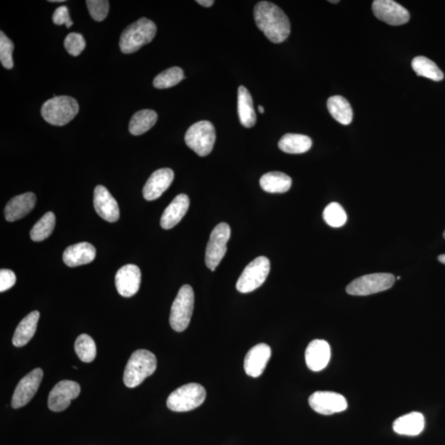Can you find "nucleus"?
Here are the masks:
<instances>
[{
	"label": "nucleus",
	"instance_id": "79ce46f5",
	"mask_svg": "<svg viewBox=\"0 0 445 445\" xmlns=\"http://www.w3.org/2000/svg\"><path fill=\"white\" fill-rule=\"evenodd\" d=\"M258 110H259L260 113L265 112V110H264V107L262 106H261V105H260V106H258Z\"/></svg>",
	"mask_w": 445,
	"mask_h": 445
},
{
	"label": "nucleus",
	"instance_id": "a18cd8bd",
	"mask_svg": "<svg viewBox=\"0 0 445 445\" xmlns=\"http://www.w3.org/2000/svg\"><path fill=\"white\" fill-rule=\"evenodd\" d=\"M444 238H445V230H444Z\"/></svg>",
	"mask_w": 445,
	"mask_h": 445
},
{
	"label": "nucleus",
	"instance_id": "4be33fe9",
	"mask_svg": "<svg viewBox=\"0 0 445 445\" xmlns=\"http://www.w3.org/2000/svg\"><path fill=\"white\" fill-rule=\"evenodd\" d=\"M189 207H190V200L187 195L180 194L176 196L163 213L161 220L162 228L165 229H173L183 220Z\"/></svg>",
	"mask_w": 445,
	"mask_h": 445
},
{
	"label": "nucleus",
	"instance_id": "c03bdc74",
	"mask_svg": "<svg viewBox=\"0 0 445 445\" xmlns=\"http://www.w3.org/2000/svg\"><path fill=\"white\" fill-rule=\"evenodd\" d=\"M397 280H400V279H401V277H400V276H397Z\"/></svg>",
	"mask_w": 445,
	"mask_h": 445
},
{
	"label": "nucleus",
	"instance_id": "1a4fd4ad",
	"mask_svg": "<svg viewBox=\"0 0 445 445\" xmlns=\"http://www.w3.org/2000/svg\"><path fill=\"white\" fill-rule=\"evenodd\" d=\"M271 264L266 257H259L251 262L242 271L238 280L236 288L238 291L246 293L257 289L265 282Z\"/></svg>",
	"mask_w": 445,
	"mask_h": 445
},
{
	"label": "nucleus",
	"instance_id": "393cba45",
	"mask_svg": "<svg viewBox=\"0 0 445 445\" xmlns=\"http://www.w3.org/2000/svg\"><path fill=\"white\" fill-rule=\"evenodd\" d=\"M40 313L39 311H33L25 317L17 327L12 344L17 347H22L31 341L34 335L37 322H39Z\"/></svg>",
	"mask_w": 445,
	"mask_h": 445
},
{
	"label": "nucleus",
	"instance_id": "f3484780",
	"mask_svg": "<svg viewBox=\"0 0 445 445\" xmlns=\"http://www.w3.org/2000/svg\"><path fill=\"white\" fill-rule=\"evenodd\" d=\"M271 355V347L265 343L258 344L247 352L245 360V371L247 375L257 377L262 375Z\"/></svg>",
	"mask_w": 445,
	"mask_h": 445
},
{
	"label": "nucleus",
	"instance_id": "bb28decb",
	"mask_svg": "<svg viewBox=\"0 0 445 445\" xmlns=\"http://www.w3.org/2000/svg\"><path fill=\"white\" fill-rule=\"evenodd\" d=\"M327 109L331 116L342 125H349L353 119V110L342 96H333L327 100Z\"/></svg>",
	"mask_w": 445,
	"mask_h": 445
},
{
	"label": "nucleus",
	"instance_id": "412c9836",
	"mask_svg": "<svg viewBox=\"0 0 445 445\" xmlns=\"http://www.w3.org/2000/svg\"><path fill=\"white\" fill-rule=\"evenodd\" d=\"M96 258V249L90 242H79L70 246L63 253V261L70 267L86 265Z\"/></svg>",
	"mask_w": 445,
	"mask_h": 445
},
{
	"label": "nucleus",
	"instance_id": "4c0bfd02",
	"mask_svg": "<svg viewBox=\"0 0 445 445\" xmlns=\"http://www.w3.org/2000/svg\"><path fill=\"white\" fill-rule=\"evenodd\" d=\"M52 20L54 24H65L68 28L72 27L73 22L70 19L69 10L66 6H61L56 8L52 16Z\"/></svg>",
	"mask_w": 445,
	"mask_h": 445
},
{
	"label": "nucleus",
	"instance_id": "ddd939ff",
	"mask_svg": "<svg viewBox=\"0 0 445 445\" xmlns=\"http://www.w3.org/2000/svg\"><path fill=\"white\" fill-rule=\"evenodd\" d=\"M309 405L316 413L331 415L342 413L347 408V401L342 394L329 391H318L309 400Z\"/></svg>",
	"mask_w": 445,
	"mask_h": 445
},
{
	"label": "nucleus",
	"instance_id": "6ab92c4d",
	"mask_svg": "<svg viewBox=\"0 0 445 445\" xmlns=\"http://www.w3.org/2000/svg\"><path fill=\"white\" fill-rule=\"evenodd\" d=\"M331 359V348L324 340H313L305 351L306 364L312 371L318 372L327 367Z\"/></svg>",
	"mask_w": 445,
	"mask_h": 445
},
{
	"label": "nucleus",
	"instance_id": "a211bd4d",
	"mask_svg": "<svg viewBox=\"0 0 445 445\" xmlns=\"http://www.w3.org/2000/svg\"><path fill=\"white\" fill-rule=\"evenodd\" d=\"M174 179V171L170 169H161L155 171L147 180L143 196L147 200H154L163 195L167 188L171 186Z\"/></svg>",
	"mask_w": 445,
	"mask_h": 445
},
{
	"label": "nucleus",
	"instance_id": "e433bc0d",
	"mask_svg": "<svg viewBox=\"0 0 445 445\" xmlns=\"http://www.w3.org/2000/svg\"><path fill=\"white\" fill-rule=\"evenodd\" d=\"M86 3L92 18L96 22H102L107 18L109 12L107 0H87Z\"/></svg>",
	"mask_w": 445,
	"mask_h": 445
},
{
	"label": "nucleus",
	"instance_id": "a19ab883",
	"mask_svg": "<svg viewBox=\"0 0 445 445\" xmlns=\"http://www.w3.org/2000/svg\"><path fill=\"white\" fill-rule=\"evenodd\" d=\"M439 262L445 264V254L439 255L438 258Z\"/></svg>",
	"mask_w": 445,
	"mask_h": 445
},
{
	"label": "nucleus",
	"instance_id": "58836bf2",
	"mask_svg": "<svg viewBox=\"0 0 445 445\" xmlns=\"http://www.w3.org/2000/svg\"><path fill=\"white\" fill-rule=\"evenodd\" d=\"M16 283L14 272L7 269L0 271V291L4 292L10 289Z\"/></svg>",
	"mask_w": 445,
	"mask_h": 445
},
{
	"label": "nucleus",
	"instance_id": "a878e982",
	"mask_svg": "<svg viewBox=\"0 0 445 445\" xmlns=\"http://www.w3.org/2000/svg\"><path fill=\"white\" fill-rule=\"evenodd\" d=\"M312 144L311 138L304 134H287L280 138L278 145L284 153L300 154L307 152Z\"/></svg>",
	"mask_w": 445,
	"mask_h": 445
},
{
	"label": "nucleus",
	"instance_id": "c85d7f7f",
	"mask_svg": "<svg viewBox=\"0 0 445 445\" xmlns=\"http://www.w3.org/2000/svg\"><path fill=\"white\" fill-rule=\"evenodd\" d=\"M157 113L149 109L138 111L134 114L129 125V131L133 136H141L149 131L156 124Z\"/></svg>",
	"mask_w": 445,
	"mask_h": 445
},
{
	"label": "nucleus",
	"instance_id": "9b49d317",
	"mask_svg": "<svg viewBox=\"0 0 445 445\" xmlns=\"http://www.w3.org/2000/svg\"><path fill=\"white\" fill-rule=\"evenodd\" d=\"M43 377V371L37 368L20 380L12 397V408L18 409L32 400L40 387Z\"/></svg>",
	"mask_w": 445,
	"mask_h": 445
},
{
	"label": "nucleus",
	"instance_id": "dca6fc26",
	"mask_svg": "<svg viewBox=\"0 0 445 445\" xmlns=\"http://www.w3.org/2000/svg\"><path fill=\"white\" fill-rule=\"evenodd\" d=\"M95 211L104 220L114 222L119 220L120 209L116 200L103 186L96 187L94 195Z\"/></svg>",
	"mask_w": 445,
	"mask_h": 445
},
{
	"label": "nucleus",
	"instance_id": "f704fd0d",
	"mask_svg": "<svg viewBox=\"0 0 445 445\" xmlns=\"http://www.w3.org/2000/svg\"><path fill=\"white\" fill-rule=\"evenodd\" d=\"M14 49L12 41L3 32H0V61L4 68L8 70H11L14 67V61H12Z\"/></svg>",
	"mask_w": 445,
	"mask_h": 445
},
{
	"label": "nucleus",
	"instance_id": "2eb2a0df",
	"mask_svg": "<svg viewBox=\"0 0 445 445\" xmlns=\"http://www.w3.org/2000/svg\"><path fill=\"white\" fill-rule=\"evenodd\" d=\"M141 283L140 268L132 264L119 269L115 277L117 291L121 296L132 297L138 291Z\"/></svg>",
	"mask_w": 445,
	"mask_h": 445
},
{
	"label": "nucleus",
	"instance_id": "20e7f679",
	"mask_svg": "<svg viewBox=\"0 0 445 445\" xmlns=\"http://www.w3.org/2000/svg\"><path fill=\"white\" fill-rule=\"evenodd\" d=\"M77 101L69 96H54L43 105L41 116L46 123L62 127L70 123L79 112Z\"/></svg>",
	"mask_w": 445,
	"mask_h": 445
},
{
	"label": "nucleus",
	"instance_id": "7c9ffc66",
	"mask_svg": "<svg viewBox=\"0 0 445 445\" xmlns=\"http://www.w3.org/2000/svg\"><path fill=\"white\" fill-rule=\"evenodd\" d=\"M56 225V216L53 212H48L37 222L31 230L30 236L32 241L41 242L49 238Z\"/></svg>",
	"mask_w": 445,
	"mask_h": 445
},
{
	"label": "nucleus",
	"instance_id": "6e6552de",
	"mask_svg": "<svg viewBox=\"0 0 445 445\" xmlns=\"http://www.w3.org/2000/svg\"><path fill=\"white\" fill-rule=\"evenodd\" d=\"M395 283V277L390 273L365 275L351 281L346 287L351 296H366L387 291Z\"/></svg>",
	"mask_w": 445,
	"mask_h": 445
},
{
	"label": "nucleus",
	"instance_id": "0eeeda50",
	"mask_svg": "<svg viewBox=\"0 0 445 445\" xmlns=\"http://www.w3.org/2000/svg\"><path fill=\"white\" fill-rule=\"evenodd\" d=\"M194 291L190 285L185 284L179 289L172 305L169 322L174 331L180 333L187 329L194 309Z\"/></svg>",
	"mask_w": 445,
	"mask_h": 445
},
{
	"label": "nucleus",
	"instance_id": "7ed1b4c3",
	"mask_svg": "<svg viewBox=\"0 0 445 445\" xmlns=\"http://www.w3.org/2000/svg\"><path fill=\"white\" fill-rule=\"evenodd\" d=\"M156 25L148 19L142 18L130 25L121 33L120 48L125 54H132L149 44L156 35Z\"/></svg>",
	"mask_w": 445,
	"mask_h": 445
},
{
	"label": "nucleus",
	"instance_id": "b1692460",
	"mask_svg": "<svg viewBox=\"0 0 445 445\" xmlns=\"http://www.w3.org/2000/svg\"><path fill=\"white\" fill-rule=\"evenodd\" d=\"M424 427L425 418L422 413L417 411L402 415L393 422V431L402 435H418L422 433Z\"/></svg>",
	"mask_w": 445,
	"mask_h": 445
},
{
	"label": "nucleus",
	"instance_id": "cd10ccee",
	"mask_svg": "<svg viewBox=\"0 0 445 445\" xmlns=\"http://www.w3.org/2000/svg\"><path fill=\"white\" fill-rule=\"evenodd\" d=\"M292 180L280 172H271L260 179V186L269 193H284L291 189Z\"/></svg>",
	"mask_w": 445,
	"mask_h": 445
},
{
	"label": "nucleus",
	"instance_id": "c756f323",
	"mask_svg": "<svg viewBox=\"0 0 445 445\" xmlns=\"http://www.w3.org/2000/svg\"><path fill=\"white\" fill-rule=\"evenodd\" d=\"M411 66L418 76L425 77L436 82L444 79V74L434 61L425 56H417L413 59Z\"/></svg>",
	"mask_w": 445,
	"mask_h": 445
},
{
	"label": "nucleus",
	"instance_id": "37998d69",
	"mask_svg": "<svg viewBox=\"0 0 445 445\" xmlns=\"http://www.w3.org/2000/svg\"><path fill=\"white\" fill-rule=\"evenodd\" d=\"M329 2H330V3H339L338 0V1H331V0H330V1H329Z\"/></svg>",
	"mask_w": 445,
	"mask_h": 445
},
{
	"label": "nucleus",
	"instance_id": "f8f14e48",
	"mask_svg": "<svg viewBox=\"0 0 445 445\" xmlns=\"http://www.w3.org/2000/svg\"><path fill=\"white\" fill-rule=\"evenodd\" d=\"M372 10L377 19L392 26H400L410 20L408 10L393 0H375Z\"/></svg>",
	"mask_w": 445,
	"mask_h": 445
},
{
	"label": "nucleus",
	"instance_id": "ea45409f",
	"mask_svg": "<svg viewBox=\"0 0 445 445\" xmlns=\"http://www.w3.org/2000/svg\"><path fill=\"white\" fill-rule=\"evenodd\" d=\"M196 3L201 6L209 8L211 7L215 3V1H213V0H197Z\"/></svg>",
	"mask_w": 445,
	"mask_h": 445
},
{
	"label": "nucleus",
	"instance_id": "5701e85b",
	"mask_svg": "<svg viewBox=\"0 0 445 445\" xmlns=\"http://www.w3.org/2000/svg\"><path fill=\"white\" fill-rule=\"evenodd\" d=\"M238 113L243 127L246 128L254 127L257 121V115H256L253 98L249 90H247L245 86L238 87Z\"/></svg>",
	"mask_w": 445,
	"mask_h": 445
},
{
	"label": "nucleus",
	"instance_id": "39448f33",
	"mask_svg": "<svg viewBox=\"0 0 445 445\" xmlns=\"http://www.w3.org/2000/svg\"><path fill=\"white\" fill-rule=\"evenodd\" d=\"M216 140V129L211 121H201L192 125L185 134L187 145L200 157L211 153Z\"/></svg>",
	"mask_w": 445,
	"mask_h": 445
},
{
	"label": "nucleus",
	"instance_id": "72a5a7b5",
	"mask_svg": "<svg viewBox=\"0 0 445 445\" xmlns=\"http://www.w3.org/2000/svg\"><path fill=\"white\" fill-rule=\"evenodd\" d=\"M323 219L333 228H340L346 224L347 216L341 205L333 203L327 205L323 211Z\"/></svg>",
	"mask_w": 445,
	"mask_h": 445
},
{
	"label": "nucleus",
	"instance_id": "2f4dec72",
	"mask_svg": "<svg viewBox=\"0 0 445 445\" xmlns=\"http://www.w3.org/2000/svg\"><path fill=\"white\" fill-rule=\"evenodd\" d=\"M74 351L83 362H92L96 355V347L94 339L87 334L79 335L75 341Z\"/></svg>",
	"mask_w": 445,
	"mask_h": 445
},
{
	"label": "nucleus",
	"instance_id": "423d86ee",
	"mask_svg": "<svg viewBox=\"0 0 445 445\" xmlns=\"http://www.w3.org/2000/svg\"><path fill=\"white\" fill-rule=\"evenodd\" d=\"M207 397V391L199 384L192 383L182 386L172 393L167 400L169 408L177 413H184L197 408Z\"/></svg>",
	"mask_w": 445,
	"mask_h": 445
},
{
	"label": "nucleus",
	"instance_id": "4468645a",
	"mask_svg": "<svg viewBox=\"0 0 445 445\" xmlns=\"http://www.w3.org/2000/svg\"><path fill=\"white\" fill-rule=\"evenodd\" d=\"M81 393V386L76 382L63 380L54 386L49 394L48 406L53 411H64L70 405L71 401Z\"/></svg>",
	"mask_w": 445,
	"mask_h": 445
},
{
	"label": "nucleus",
	"instance_id": "f03ea898",
	"mask_svg": "<svg viewBox=\"0 0 445 445\" xmlns=\"http://www.w3.org/2000/svg\"><path fill=\"white\" fill-rule=\"evenodd\" d=\"M156 368L157 359L152 352L147 350L134 351L125 369V385L130 389L137 387L146 377L152 375Z\"/></svg>",
	"mask_w": 445,
	"mask_h": 445
},
{
	"label": "nucleus",
	"instance_id": "473e14b6",
	"mask_svg": "<svg viewBox=\"0 0 445 445\" xmlns=\"http://www.w3.org/2000/svg\"><path fill=\"white\" fill-rule=\"evenodd\" d=\"M183 70L179 67H172L157 75L154 79V86L158 90H165L178 85L184 79Z\"/></svg>",
	"mask_w": 445,
	"mask_h": 445
},
{
	"label": "nucleus",
	"instance_id": "f257e3e1",
	"mask_svg": "<svg viewBox=\"0 0 445 445\" xmlns=\"http://www.w3.org/2000/svg\"><path fill=\"white\" fill-rule=\"evenodd\" d=\"M258 28L273 43H281L291 34V23L287 14L275 3L262 1L254 8Z\"/></svg>",
	"mask_w": 445,
	"mask_h": 445
},
{
	"label": "nucleus",
	"instance_id": "c9c22d12",
	"mask_svg": "<svg viewBox=\"0 0 445 445\" xmlns=\"http://www.w3.org/2000/svg\"><path fill=\"white\" fill-rule=\"evenodd\" d=\"M65 48L71 56H78L85 49L86 43L81 34L71 32L65 39Z\"/></svg>",
	"mask_w": 445,
	"mask_h": 445
},
{
	"label": "nucleus",
	"instance_id": "aec40b11",
	"mask_svg": "<svg viewBox=\"0 0 445 445\" xmlns=\"http://www.w3.org/2000/svg\"><path fill=\"white\" fill-rule=\"evenodd\" d=\"M37 197L34 193L28 192L17 196L8 201L4 215L8 222H14L23 219L35 207Z\"/></svg>",
	"mask_w": 445,
	"mask_h": 445
},
{
	"label": "nucleus",
	"instance_id": "9d476101",
	"mask_svg": "<svg viewBox=\"0 0 445 445\" xmlns=\"http://www.w3.org/2000/svg\"><path fill=\"white\" fill-rule=\"evenodd\" d=\"M230 234V227L226 222H221L212 231L205 251V264L212 271H216L226 254Z\"/></svg>",
	"mask_w": 445,
	"mask_h": 445
}]
</instances>
